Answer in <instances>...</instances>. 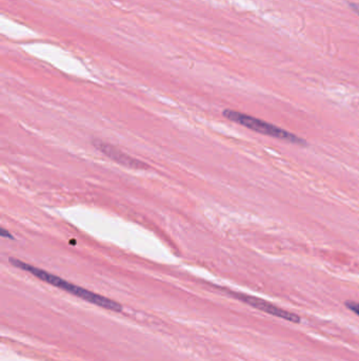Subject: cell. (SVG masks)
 <instances>
[{
    "label": "cell",
    "mask_w": 359,
    "mask_h": 361,
    "mask_svg": "<svg viewBox=\"0 0 359 361\" xmlns=\"http://www.w3.org/2000/svg\"><path fill=\"white\" fill-rule=\"evenodd\" d=\"M11 263L15 267L25 270L27 273L36 277L37 279L41 280L45 283L51 284L53 287L64 289L65 292H68V293L72 294V295L76 296L80 299L86 300V301L92 303V305H97V307L108 309V311H116V313H120L122 311V305L116 303L114 300L108 299L104 296L98 295V294L93 293V292L84 289V287L75 285V284L71 283V282L67 281L62 278L57 277L53 274L48 273L47 270L35 267V266L30 265V264L17 259H11Z\"/></svg>",
    "instance_id": "1"
},
{
    "label": "cell",
    "mask_w": 359,
    "mask_h": 361,
    "mask_svg": "<svg viewBox=\"0 0 359 361\" xmlns=\"http://www.w3.org/2000/svg\"><path fill=\"white\" fill-rule=\"evenodd\" d=\"M224 118L232 120L234 123L240 124L244 127L248 128V129L253 130V131L258 132V133L264 134L268 137L276 138L278 140H283V141L289 142V143L299 144V145H305L307 142L301 139L299 135L288 131V130L283 129V128L278 127V126L273 125L269 122H264L260 118H254L248 114L242 113V112L234 111V110H224Z\"/></svg>",
    "instance_id": "2"
},
{
    "label": "cell",
    "mask_w": 359,
    "mask_h": 361,
    "mask_svg": "<svg viewBox=\"0 0 359 361\" xmlns=\"http://www.w3.org/2000/svg\"><path fill=\"white\" fill-rule=\"evenodd\" d=\"M224 292L232 296V297L235 298V299L240 300L246 305H248L250 307H254V309H259L264 313L275 316V317L289 321V322L301 323V317L299 315L287 311V309H280V307L268 303L266 300L260 299V298L254 297V296L251 295H246V294L238 293V292L229 291V289H224Z\"/></svg>",
    "instance_id": "3"
},
{
    "label": "cell",
    "mask_w": 359,
    "mask_h": 361,
    "mask_svg": "<svg viewBox=\"0 0 359 361\" xmlns=\"http://www.w3.org/2000/svg\"><path fill=\"white\" fill-rule=\"evenodd\" d=\"M93 145L95 146L96 149L100 150L102 153L108 155V157L113 160V161L117 162L120 165H124V166L133 169L149 168V166L146 165V163H143V162L130 157L127 153H122L119 149L114 147V146L110 145V144L104 143V142L100 141H94L93 142Z\"/></svg>",
    "instance_id": "4"
},
{
    "label": "cell",
    "mask_w": 359,
    "mask_h": 361,
    "mask_svg": "<svg viewBox=\"0 0 359 361\" xmlns=\"http://www.w3.org/2000/svg\"><path fill=\"white\" fill-rule=\"evenodd\" d=\"M346 307H348L350 311H352L353 313L356 314L359 316V303H354V301H347Z\"/></svg>",
    "instance_id": "5"
},
{
    "label": "cell",
    "mask_w": 359,
    "mask_h": 361,
    "mask_svg": "<svg viewBox=\"0 0 359 361\" xmlns=\"http://www.w3.org/2000/svg\"><path fill=\"white\" fill-rule=\"evenodd\" d=\"M349 7H350V9L352 10L354 13L359 15V3H349Z\"/></svg>",
    "instance_id": "6"
},
{
    "label": "cell",
    "mask_w": 359,
    "mask_h": 361,
    "mask_svg": "<svg viewBox=\"0 0 359 361\" xmlns=\"http://www.w3.org/2000/svg\"><path fill=\"white\" fill-rule=\"evenodd\" d=\"M0 234H1V236L5 237V238H14V237L12 236L11 232H10L9 230H5V228H1V230H0Z\"/></svg>",
    "instance_id": "7"
}]
</instances>
